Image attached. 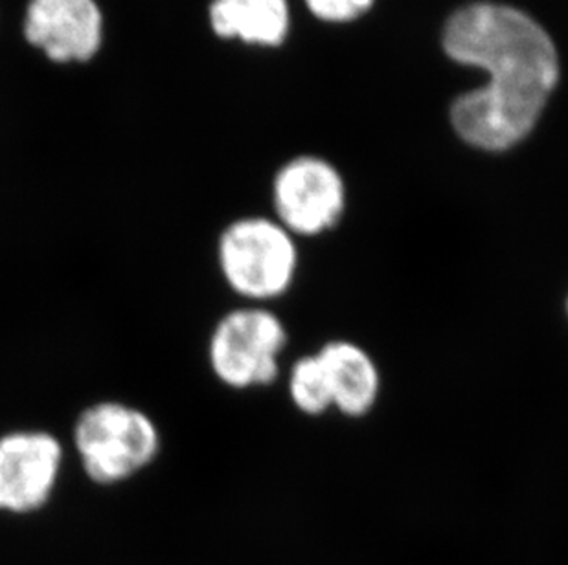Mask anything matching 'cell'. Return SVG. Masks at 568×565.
Returning <instances> with one entry per match:
<instances>
[{
    "mask_svg": "<svg viewBox=\"0 0 568 565\" xmlns=\"http://www.w3.org/2000/svg\"><path fill=\"white\" fill-rule=\"evenodd\" d=\"M444 47L458 63L489 75L483 89L456 100V133L478 150L514 147L534 129L558 85V50L550 35L523 11L473 4L450 17Z\"/></svg>",
    "mask_w": 568,
    "mask_h": 565,
    "instance_id": "1",
    "label": "cell"
},
{
    "mask_svg": "<svg viewBox=\"0 0 568 565\" xmlns=\"http://www.w3.org/2000/svg\"><path fill=\"white\" fill-rule=\"evenodd\" d=\"M81 469L97 485H119L144 472L161 453L159 427L145 411L119 400L87 405L72 432Z\"/></svg>",
    "mask_w": 568,
    "mask_h": 565,
    "instance_id": "2",
    "label": "cell"
},
{
    "mask_svg": "<svg viewBox=\"0 0 568 565\" xmlns=\"http://www.w3.org/2000/svg\"><path fill=\"white\" fill-rule=\"evenodd\" d=\"M217 265L232 292L251 305L268 304L295 287L298 239L276 219L243 217L221 232Z\"/></svg>",
    "mask_w": 568,
    "mask_h": 565,
    "instance_id": "3",
    "label": "cell"
},
{
    "mask_svg": "<svg viewBox=\"0 0 568 565\" xmlns=\"http://www.w3.org/2000/svg\"><path fill=\"white\" fill-rule=\"evenodd\" d=\"M287 329L273 310L245 305L215 323L209 340V363L215 379L231 390L267 388L278 379Z\"/></svg>",
    "mask_w": 568,
    "mask_h": 565,
    "instance_id": "4",
    "label": "cell"
},
{
    "mask_svg": "<svg viewBox=\"0 0 568 565\" xmlns=\"http://www.w3.org/2000/svg\"><path fill=\"white\" fill-rule=\"evenodd\" d=\"M274 219L296 239H313L337 228L346 209V187L335 167L301 156L278 171L273 184Z\"/></svg>",
    "mask_w": 568,
    "mask_h": 565,
    "instance_id": "5",
    "label": "cell"
},
{
    "mask_svg": "<svg viewBox=\"0 0 568 565\" xmlns=\"http://www.w3.org/2000/svg\"><path fill=\"white\" fill-rule=\"evenodd\" d=\"M64 449L54 433L13 430L0 435V511H39L54 494Z\"/></svg>",
    "mask_w": 568,
    "mask_h": 565,
    "instance_id": "6",
    "label": "cell"
},
{
    "mask_svg": "<svg viewBox=\"0 0 568 565\" xmlns=\"http://www.w3.org/2000/svg\"><path fill=\"white\" fill-rule=\"evenodd\" d=\"M27 38L54 61H87L102 43V16L94 0H32Z\"/></svg>",
    "mask_w": 568,
    "mask_h": 565,
    "instance_id": "7",
    "label": "cell"
},
{
    "mask_svg": "<svg viewBox=\"0 0 568 565\" xmlns=\"http://www.w3.org/2000/svg\"><path fill=\"white\" fill-rule=\"evenodd\" d=\"M332 388L333 410L348 419H363L379 402V366L365 347L352 340H332L316 351Z\"/></svg>",
    "mask_w": 568,
    "mask_h": 565,
    "instance_id": "8",
    "label": "cell"
},
{
    "mask_svg": "<svg viewBox=\"0 0 568 565\" xmlns=\"http://www.w3.org/2000/svg\"><path fill=\"white\" fill-rule=\"evenodd\" d=\"M210 22L221 38L274 47L287 35L290 10L285 0H215Z\"/></svg>",
    "mask_w": 568,
    "mask_h": 565,
    "instance_id": "9",
    "label": "cell"
},
{
    "mask_svg": "<svg viewBox=\"0 0 568 565\" xmlns=\"http://www.w3.org/2000/svg\"><path fill=\"white\" fill-rule=\"evenodd\" d=\"M287 391L291 402L302 415L321 417L333 410L329 380L316 352L301 357L293 363Z\"/></svg>",
    "mask_w": 568,
    "mask_h": 565,
    "instance_id": "10",
    "label": "cell"
},
{
    "mask_svg": "<svg viewBox=\"0 0 568 565\" xmlns=\"http://www.w3.org/2000/svg\"><path fill=\"white\" fill-rule=\"evenodd\" d=\"M372 0H307L313 13L326 21H349L365 13Z\"/></svg>",
    "mask_w": 568,
    "mask_h": 565,
    "instance_id": "11",
    "label": "cell"
},
{
    "mask_svg": "<svg viewBox=\"0 0 568 565\" xmlns=\"http://www.w3.org/2000/svg\"><path fill=\"white\" fill-rule=\"evenodd\" d=\"M565 312H567V318H568V296H567V301H565Z\"/></svg>",
    "mask_w": 568,
    "mask_h": 565,
    "instance_id": "12",
    "label": "cell"
}]
</instances>
